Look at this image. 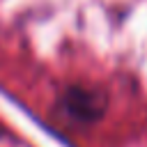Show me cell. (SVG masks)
<instances>
[{"mask_svg":"<svg viewBox=\"0 0 147 147\" xmlns=\"http://www.w3.org/2000/svg\"><path fill=\"white\" fill-rule=\"evenodd\" d=\"M64 108L71 117L90 122L103 113V96L96 92H90V90H69Z\"/></svg>","mask_w":147,"mask_h":147,"instance_id":"1","label":"cell"}]
</instances>
